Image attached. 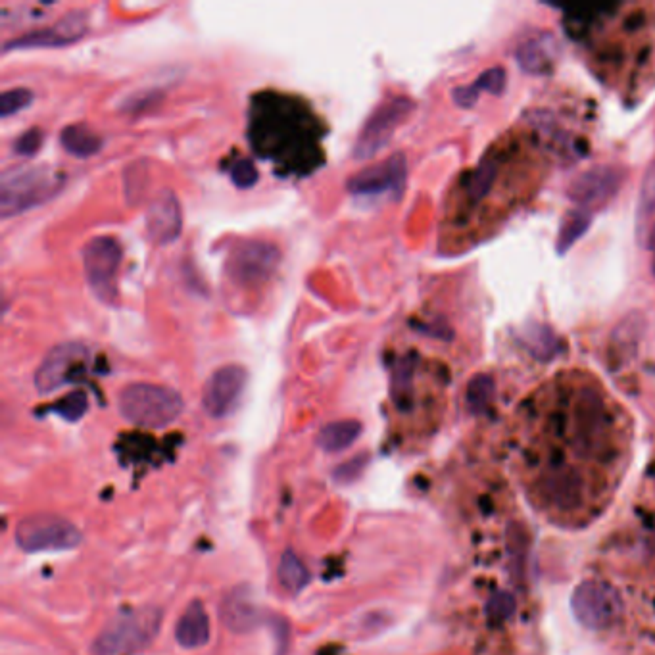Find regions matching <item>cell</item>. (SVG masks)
Wrapping results in <instances>:
<instances>
[{
	"mask_svg": "<svg viewBox=\"0 0 655 655\" xmlns=\"http://www.w3.org/2000/svg\"><path fill=\"white\" fill-rule=\"evenodd\" d=\"M118 410L133 425L164 429L183 412V398L168 387L133 383L120 392Z\"/></svg>",
	"mask_w": 655,
	"mask_h": 655,
	"instance_id": "obj_1",
	"label": "cell"
},
{
	"mask_svg": "<svg viewBox=\"0 0 655 655\" xmlns=\"http://www.w3.org/2000/svg\"><path fill=\"white\" fill-rule=\"evenodd\" d=\"M60 177L47 166H22L0 177V214L12 218L45 202L60 189Z\"/></svg>",
	"mask_w": 655,
	"mask_h": 655,
	"instance_id": "obj_2",
	"label": "cell"
},
{
	"mask_svg": "<svg viewBox=\"0 0 655 655\" xmlns=\"http://www.w3.org/2000/svg\"><path fill=\"white\" fill-rule=\"evenodd\" d=\"M162 627V611L146 607L110 621L93 644V655H125L145 650Z\"/></svg>",
	"mask_w": 655,
	"mask_h": 655,
	"instance_id": "obj_3",
	"label": "cell"
},
{
	"mask_svg": "<svg viewBox=\"0 0 655 655\" xmlns=\"http://www.w3.org/2000/svg\"><path fill=\"white\" fill-rule=\"evenodd\" d=\"M14 540L27 554L66 552L83 542V534L62 515L37 513L18 523Z\"/></svg>",
	"mask_w": 655,
	"mask_h": 655,
	"instance_id": "obj_4",
	"label": "cell"
},
{
	"mask_svg": "<svg viewBox=\"0 0 655 655\" xmlns=\"http://www.w3.org/2000/svg\"><path fill=\"white\" fill-rule=\"evenodd\" d=\"M571 609L583 627L604 631L621 617L623 604L613 586L600 581H584L573 592Z\"/></svg>",
	"mask_w": 655,
	"mask_h": 655,
	"instance_id": "obj_5",
	"label": "cell"
},
{
	"mask_svg": "<svg viewBox=\"0 0 655 655\" xmlns=\"http://www.w3.org/2000/svg\"><path fill=\"white\" fill-rule=\"evenodd\" d=\"M122 264V246L114 237H95L83 248V266L91 291L98 300L112 304L116 298V277Z\"/></svg>",
	"mask_w": 655,
	"mask_h": 655,
	"instance_id": "obj_6",
	"label": "cell"
},
{
	"mask_svg": "<svg viewBox=\"0 0 655 655\" xmlns=\"http://www.w3.org/2000/svg\"><path fill=\"white\" fill-rule=\"evenodd\" d=\"M87 360L89 350L81 342H64L54 346L35 371V387L41 394H50L77 381L85 373Z\"/></svg>",
	"mask_w": 655,
	"mask_h": 655,
	"instance_id": "obj_7",
	"label": "cell"
},
{
	"mask_svg": "<svg viewBox=\"0 0 655 655\" xmlns=\"http://www.w3.org/2000/svg\"><path fill=\"white\" fill-rule=\"evenodd\" d=\"M412 108V100L406 97H392L387 102H383L365 122L354 148L356 158L360 160L369 158L387 145L396 127L406 120Z\"/></svg>",
	"mask_w": 655,
	"mask_h": 655,
	"instance_id": "obj_8",
	"label": "cell"
},
{
	"mask_svg": "<svg viewBox=\"0 0 655 655\" xmlns=\"http://www.w3.org/2000/svg\"><path fill=\"white\" fill-rule=\"evenodd\" d=\"M246 379L248 373L243 365H223L216 369L204 385V410L216 419L231 415L241 404Z\"/></svg>",
	"mask_w": 655,
	"mask_h": 655,
	"instance_id": "obj_9",
	"label": "cell"
},
{
	"mask_svg": "<svg viewBox=\"0 0 655 655\" xmlns=\"http://www.w3.org/2000/svg\"><path fill=\"white\" fill-rule=\"evenodd\" d=\"M404 179L406 160L402 154H396L350 177L348 191L358 196H377L385 193L398 195L404 185Z\"/></svg>",
	"mask_w": 655,
	"mask_h": 655,
	"instance_id": "obj_10",
	"label": "cell"
},
{
	"mask_svg": "<svg viewBox=\"0 0 655 655\" xmlns=\"http://www.w3.org/2000/svg\"><path fill=\"white\" fill-rule=\"evenodd\" d=\"M277 260L279 252L273 244H241L229 260L231 277L241 285H258L266 281L267 277H271Z\"/></svg>",
	"mask_w": 655,
	"mask_h": 655,
	"instance_id": "obj_11",
	"label": "cell"
},
{
	"mask_svg": "<svg viewBox=\"0 0 655 655\" xmlns=\"http://www.w3.org/2000/svg\"><path fill=\"white\" fill-rule=\"evenodd\" d=\"M85 33V16L81 12H72L58 24L47 29L31 31L18 39H12L4 45V50L45 49V47H64L77 41Z\"/></svg>",
	"mask_w": 655,
	"mask_h": 655,
	"instance_id": "obj_12",
	"label": "cell"
},
{
	"mask_svg": "<svg viewBox=\"0 0 655 655\" xmlns=\"http://www.w3.org/2000/svg\"><path fill=\"white\" fill-rule=\"evenodd\" d=\"M181 206L177 196L171 191H162L156 196L146 212V231L148 237L156 244H168L175 241L181 233Z\"/></svg>",
	"mask_w": 655,
	"mask_h": 655,
	"instance_id": "obj_13",
	"label": "cell"
},
{
	"mask_svg": "<svg viewBox=\"0 0 655 655\" xmlns=\"http://www.w3.org/2000/svg\"><path fill=\"white\" fill-rule=\"evenodd\" d=\"M175 640L185 650H198L210 640V617L202 602H191L175 625Z\"/></svg>",
	"mask_w": 655,
	"mask_h": 655,
	"instance_id": "obj_14",
	"label": "cell"
},
{
	"mask_svg": "<svg viewBox=\"0 0 655 655\" xmlns=\"http://www.w3.org/2000/svg\"><path fill=\"white\" fill-rule=\"evenodd\" d=\"M221 619L231 631L250 632L260 625L262 613L252 604L248 592L233 590L221 606Z\"/></svg>",
	"mask_w": 655,
	"mask_h": 655,
	"instance_id": "obj_15",
	"label": "cell"
},
{
	"mask_svg": "<svg viewBox=\"0 0 655 655\" xmlns=\"http://www.w3.org/2000/svg\"><path fill=\"white\" fill-rule=\"evenodd\" d=\"M617 175L609 170H594L583 175L575 187L573 195L584 204H596V202H606L609 196L615 193L617 189Z\"/></svg>",
	"mask_w": 655,
	"mask_h": 655,
	"instance_id": "obj_16",
	"label": "cell"
},
{
	"mask_svg": "<svg viewBox=\"0 0 655 655\" xmlns=\"http://www.w3.org/2000/svg\"><path fill=\"white\" fill-rule=\"evenodd\" d=\"M362 435V423L356 419H342V421H333L325 425L319 435H317V444L329 454L342 452L350 448Z\"/></svg>",
	"mask_w": 655,
	"mask_h": 655,
	"instance_id": "obj_17",
	"label": "cell"
},
{
	"mask_svg": "<svg viewBox=\"0 0 655 655\" xmlns=\"http://www.w3.org/2000/svg\"><path fill=\"white\" fill-rule=\"evenodd\" d=\"M60 143L70 154L79 156V158L93 156L102 148V139L98 137L97 133L81 123H73V125L64 127L60 133Z\"/></svg>",
	"mask_w": 655,
	"mask_h": 655,
	"instance_id": "obj_18",
	"label": "cell"
},
{
	"mask_svg": "<svg viewBox=\"0 0 655 655\" xmlns=\"http://www.w3.org/2000/svg\"><path fill=\"white\" fill-rule=\"evenodd\" d=\"M279 581L292 594H298L310 581L308 569L291 550H287L279 561Z\"/></svg>",
	"mask_w": 655,
	"mask_h": 655,
	"instance_id": "obj_19",
	"label": "cell"
},
{
	"mask_svg": "<svg viewBox=\"0 0 655 655\" xmlns=\"http://www.w3.org/2000/svg\"><path fill=\"white\" fill-rule=\"evenodd\" d=\"M87 408H89L87 394L81 392V390H75V392H70L68 396H64L62 400H58L54 406H50L49 410L58 413L60 417H64L68 421H77V419H81L85 415Z\"/></svg>",
	"mask_w": 655,
	"mask_h": 655,
	"instance_id": "obj_20",
	"label": "cell"
},
{
	"mask_svg": "<svg viewBox=\"0 0 655 655\" xmlns=\"http://www.w3.org/2000/svg\"><path fill=\"white\" fill-rule=\"evenodd\" d=\"M33 100V93L25 87H16V89H8L2 93L0 97V116L8 118L20 110H24L25 106Z\"/></svg>",
	"mask_w": 655,
	"mask_h": 655,
	"instance_id": "obj_21",
	"label": "cell"
},
{
	"mask_svg": "<svg viewBox=\"0 0 655 655\" xmlns=\"http://www.w3.org/2000/svg\"><path fill=\"white\" fill-rule=\"evenodd\" d=\"M412 373H413V358L406 356L404 360H400L396 369H394V379H392V390L398 402L406 400L410 389H412Z\"/></svg>",
	"mask_w": 655,
	"mask_h": 655,
	"instance_id": "obj_22",
	"label": "cell"
},
{
	"mask_svg": "<svg viewBox=\"0 0 655 655\" xmlns=\"http://www.w3.org/2000/svg\"><path fill=\"white\" fill-rule=\"evenodd\" d=\"M640 218L644 221H655V162L646 171L640 191Z\"/></svg>",
	"mask_w": 655,
	"mask_h": 655,
	"instance_id": "obj_23",
	"label": "cell"
},
{
	"mask_svg": "<svg viewBox=\"0 0 655 655\" xmlns=\"http://www.w3.org/2000/svg\"><path fill=\"white\" fill-rule=\"evenodd\" d=\"M231 179L239 189H250V187H254L258 183L260 173L250 160H239L231 168Z\"/></svg>",
	"mask_w": 655,
	"mask_h": 655,
	"instance_id": "obj_24",
	"label": "cell"
},
{
	"mask_svg": "<svg viewBox=\"0 0 655 655\" xmlns=\"http://www.w3.org/2000/svg\"><path fill=\"white\" fill-rule=\"evenodd\" d=\"M41 145H43V133H41V129L35 127L18 137V141L14 143V150L22 156H33L41 148Z\"/></svg>",
	"mask_w": 655,
	"mask_h": 655,
	"instance_id": "obj_25",
	"label": "cell"
},
{
	"mask_svg": "<svg viewBox=\"0 0 655 655\" xmlns=\"http://www.w3.org/2000/svg\"><path fill=\"white\" fill-rule=\"evenodd\" d=\"M504 598H506V594H500L498 598H496V602H492L490 604V611L492 613H496V615H500V617H504V615H510L511 609H513V604H508V606H504L502 602H504Z\"/></svg>",
	"mask_w": 655,
	"mask_h": 655,
	"instance_id": "obj_26",
	"label": "cell"
},
{
	"mask_svg": "<svg viewBox=\"0 0 655 655\" xmlns=\"http://www.w3.org/2000/svg\"><path fill=\"white\" fill-rule=\"evenodd\" d=\"M652 248H654V254H655V229H654V233H652ZM654 267H655V264H654Z\"/></svg>",
	"mask_w": 655,
	"mask_h": 655,
	"instance_id": "obj_27",
	"label": "cell"
}]
</instances>
